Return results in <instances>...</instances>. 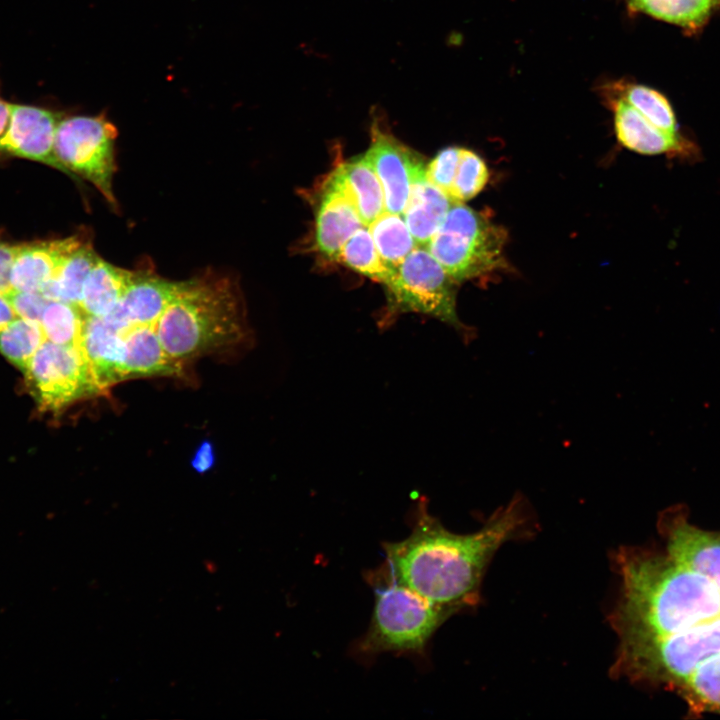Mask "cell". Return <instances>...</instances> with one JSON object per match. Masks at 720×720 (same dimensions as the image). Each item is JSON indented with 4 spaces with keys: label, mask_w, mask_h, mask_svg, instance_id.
<instances>
[{
    "label": "cell",
    "mask_w": 720,
    "mask_h": 720,
    "mask_svg": "<svg viewBox=\"0 0 720 720\" xmlns=\"http://www.w3.org/2000/svg\"><path fill=\"white\" fill-rule=\"evenodd\" d=\"M45 340L40 322L17 317L0 330V353L23 372Z\"/></svg>",
    "instance_id": "cell-27"
},
{
    "label": "cell",
    "mask_w": 720,
    "mask_h": 720,
    "mask_svg": "<svg viewBox=\"0 0 720 720\" xmlns=\"http://www.w3.org/2000/svg\"><path fill=\"white\" fill-rule=\"evenodd\" d=\"M365 226L340 181L332 172L323 183L315 212L314 244L323 257L337 261L341 248Z\"/></svg>",
    "instance_id": "cell-14"
},
{
    "label": "cell",
    "mask_w": 720,
    "mask_h": 720,
    "mask_svg": "<svg viewBox=\"0 0 720 720\" xmlns=\"http://www.w3.org/2000/svg\"><path fill=\"white\" fill-rule=\"evenodd\" d=\"M609 98H621L659 128L679 132L677 119L667 98L648 86L619 81L603 87Z\"/></svg>",
    "instance_id": "cell-25"
},
{
    "label": "cell",
    "mask_w": 720,
    "mask_h": 720,
    "mask_svg": "<svg viewBox=\"0 0 720 720\" xmlns=\"http://www.w3.org/2000/svg\"><path fill=\"white\" fill-rule=\"evenodd\" d=\"M488 178V168L484 160L474 151L461 148L449 196L454 202L463 203L479 194Z\"/></svg>",
    "instance_id": "cell-30"
},
{
    "label": "cell",
    "mask_w": 720,
    "mask_h": 720,
    "mask_svg": "<svg viewBox=\"0 0 720 720\" xmlns=\"http://www.w3.org/2000/svg\"><path fill=\"white\" fill-rule=\"evenodd\" d=\"M58 122L57 116L47 109L11 104L10 121L0 139V151L39 161L69 174L54 151Z\"/></svg>",
    "instance_id": "cell-13"
},
{
    "label": "cell",
    "mask_w": 720,
    "mask_h": 720,
    "mask_svg": "<svg viewBox=\"0 0 720 720\" xmlns=\"http://www.w3.org/2000/svg\"><path fill=\"white\" fill-rule=\"evenodd\" d=\"M365 157L383 188L385 211L403 214L414 180L426 171L423 158L374 119Z\"/></svg>",
    "instance_id": "cell-10"
},
{
    "label": "cell",
    "mask_w": 720,
    "mask_h": 720,
    "mask_svg": "<svg viewBox=\"0 0 720 720\" xmlns=\"http://www.w3.org/2000/svg\"><path fill=\"white\" fill-rule=\"evenodd\" d=\"M629 8L696 33L720 10V0H626Z\"/></svg>",
    "instance_id": "cell-22"
},
{
    "label": "cell",
    "mask_w": 720,
    "mask_h": 720,
    "mask_svg": "<svg viewBox=\"0 0 720 720\" xmlns=\"http://www.w3.org/2000/svg\"><path fill=\"white\" fill-rule=\"evenodd\" d=\"M98 258L92 246L82 242L65 259L52 280L40 292L48 300L64 301L80 306L84 284Z\"/></svg>",
    "instance_id": "cell-23"
},
{
    "label": "cell",
    "mask_w": 720,
    "mask_h": 720,
    "mask_svg": "<svg viewBox=\"0 0 720 720\" xmlns=\"http://www.w3.org/2000/svg\"><path fill=\"white\" fill-rule=\"evenodd\" d=\"M614 111L617 140L627 149L643 155H668L680 160H698V145L680 132L665 131L621 98H609Z\"/></svg>",
    "instance_id": "cell-12"
},
{
    "label": "cell",
    "mask_w": 720,
    "mask_h": 720,
    "mask_svg": "<svg viewBox=\"0 0 720 720\" xmlns=\"http://www.w3.org/2000/svg\"><path fill=\"white\" fill-rule=\"evenodd\" d=\"M117 134L115 125L104 113L79 115L58 122L54 142L55 155L69 174L88 180L113 206H116L113 178Z\"/></svg>",
    "instance_id": "cell-8"
},
{
    "label": "cell",
    "mask_w": 720,
    "mask_h": 720,
    "mask_svg": "<svg viewBox=\"0 0 720 720\" xmlns=\"http://www.w3.org/2000/svg\"><path fill=\"white\" fill-rule=\"evenodd\" d=\"M621 594L609 621L620 641L670 634L720 617V592L666 550L621 547Z\"/></svg>",
    "instance_id": "cell-2"
},
{
    "label": "cell",
    "mask_w": 720,
    "mask_h": 720,
    "mask_svg": "<svg viewBox=\"0 0 720 720\" xmlns=\"http://www.w3.org/2000/svg\"><path fill=\"white\" fill-rule=\"evenodd\" d=\"M460 153V147H446L440 150L426 165L427 179L448 195L456 174Z\"/></svg>",
    "instance_id": "cell-31"
},
{
    "label": "cell",
    "mask_w": 720,
    "mask_h": 720,
    "mask_svg": "<svg viewBox=\"0 0 720 720\" xmlns=\"http://www.w3.org/2000/svg\"><path fill=\"white\" fill-rule=\"evenodd\" d=\"M367 227L382 261L391 270L418 246L401 214L384 211Z\"/></svg>",
    "instance_id": "cell-26"
},
{
    "label": "cell",
    "mask_w": 720,
    "mask_h": 720,
    "mask_svg": "<svg viewBox=\"0 0 720 720\" xmlns=\"http://www.w3.org/2000/svg\"><path fill=\"white\" fill-rule=\"evenodd\" d=\"M131 273L99 257L84 284L82 310L96 317L110 314L119 304Z\"/></svg>",
    "instance_id": "cell-21"
},
{
    "label": "cell",
    "mask_w": 720,
    "mask_h": 720,
    "mask_svg": "<svg viewBox=\"0 0 720 720\" xmlns=\"http://www.w3.org/2000/svg\"><path fill=\"white\" fill-rule=\"evenodd\" d=\"M457 282L423 246L415 247L384 284L385 321L403 313H419L466 332L456 309Z\"/></svg>",
    "instance_id": "cell-7"
},
{
    "label": "cell",
    "mask_w": 720,
    "mask_h": 720,
    "mask_svg": "<svg viewBox=\"0 0 720 720\" xmlns=\"http://www.w3.org/2000/svg\"><path fill=\"white\" fill-rule=\"evenodd\" d=\"M17 245L0 242V294L5 295L11 286V268L16 254Z\"/></svg>",
    "instance_id": "cell-33"
},
{
    "label": "cell",
    "mask_w": 720,
    "mask_h": 720,
    "mask_svg": "<svg viewBox=\"0 0 720 720\" xmlns=\"http://www.w3.org/2000/svg\"><path fill=\"white\" fill-rule=\"evenodd\" d=\"M719 653L717 617L666 635L620 641L611 673L674 691L701 662Z\"/></svg>",
    "instance_id": "cell-5"
},
{
    "label": "cell",
    "mask_w": 720,
    "mask_h": 720,
    "mask_svg": "<svg viewBox=\"0 0 720 720\" xmlns=\"http://www.w3.org/2000/svg\"><path fill=\"white\" fill-rule=\"evenodd\" d=\"M214 459L213 446L209 441H204L194 454L191 464L197 472L204 473L213 466Z\"/></svg>",
    "instance_id": "cell-34"
},
{
    "label": "cell",
    "mask_w": 720,
    "mask_h": 720,
    "mask_svg": "<svg viewBox=\"0 0 720 720\" xmlns=\"http://www.w3.org/2000/svg\"><path fill=\"white\" fill-rule=\"evenodd\" d=\"M11 116V104L0 98V139L7 131Z\"/></svg>",
    "instance_id": "cell-36"
},
{
    "label": "cell",
    "mask_w": 720,
    "mask_h": 720,
    "mask_svg": "<svg viewBox=\"0 0 720 720\" xmlns=\"http://www.w3.org/2000/svg\"><path fill=\"white\" fill-rule=\"evenodd\" d=\"M337 261L383 285L393 272L382 261L367 226L356 230L347 240Z\"/></svg>",
    "instance_id": "cell-28"
},
{
    "label": "cell",
    "mask_w": 720,
    "mask_h": 720,
    "mask_svg": "<svg viewBox=\"0 0 720 720\" xmlns=\"http://www.w3.org/2000/svg\"><path fill=\"white\" fill-rule=\"evenodd\" d=\"M155 327L166 352L180 362L238 345L249 336L239 288L227 277L210 274L178 282Z\"/></svg>",
    "instance_id": "cell-3"
},
{
    "label": "cell",
    "mask_w": 720,
    "mask_h": 720,
    "mask_svg": "<svg viewBox=\"0 0 720 720\" xmlns=\"http://www.w3.org/2000/svg\"><path fill=\"white\" fill-rule=\"evenodd\" d=\"M85 315L78 305L50 300L40 320L46 340L60 345L80 346Z\"/></svg>",
    "instance_id": "cell-29"
},
{
    "label": "cell",
    "mask_w": 720,
    "mask_h": 720,
    "mask_svg": "<svg viewBox=\"0 0 720 720\" xmlns=\"http://www.w3.org/2000/svg\"><path fill=\"white\" fill-rule=\"evenodd\" d=\"M178 282L153 272H133L117 307L106 318L122 330L133 325H156L174 298Z\"/></svg>",
    "instance_id": "cell-15"
},
{
    "label": "cell",
    "mask_w": 720,
    "mask_h": 720,
    "mask_svg": "<svg viewBox=\"0 0 720 720\" xmlns=\"http://www.w3.org/2000/svg\"><path fill=\"white\" fill-rule=\"evenodd\" d=\"M23 373L28 391L44 412H58L104 393L80 346L45 340Z\"/></svg>",
    "instance_id": "cell-9"
},
{
    "label": "cell",
    "mask_w": 720,
    "mask_h": 720,
    "mask_svg": "<svg viewBox=\"0 0 720 720\" xmlns=\"http://www.w3.org/2000/svg\"><path fill=\"white\" fill-rule=\"evenodd\" d=\"M126 330L118 328L104 317L85 315L79 345L103 392L112 385L126 380L124 369Z\"/></svg>",
    "instance_id": "cell-16"
},
{
    "label": "cell",
    "mask_w": 720,
    "mask_h": 720,
    "mask_svg": "<svg viewBox=\"0 0 720 720\" xmlns=\"http://www.w3.org/2000/svg\"><path fill=\"white\" fill-rule=\"evenodd\" d=\"M334 175L340 181L365 226L385 211L382 185L364 155L337 166Z\"/></svg>",
    "instance_id": "cell-20"
},
{
    "label": "cell",
    "mask_w": 720,
    "mask_h": 720,
    "mask_svg": "<svg viewBox=\"0 0 720 720\" xmlns=\"http://www.w3.org/2000/svg\"><path fill=\"white\" fill-rule=\"evenodd\" d=\"M690 713L720 714V653L708 657L674 690Z\"/></svg>",
    "instance_id": "cell-24"
},
{
    "label": "cell",
    "mask_w": 720,
    "mask_h": 720,
    "mask_svg": "<svg viewBox=\"0 0 720 720\" xmlns=\"http://www.w3.org/2000/svg\"><path fill=\"white\" fill-rule=\"evenodd\" d=\"M78 237L17 245L11 268V286L18 291H41L65 259L80 245Z\"/></svg>",
    "instance_id": "cell-17"
},
{
    "label": "cell",
    "mask_w": 720,
    "mask_h": 720,
    "mask_svg": "<svg viewBox=\"0 0 720 720\" xmlns=\"http://www.w3.org/2000/svg\"><path fill=\"white\" fill-rule=\"evenodd\" d=\"M17 317L40 322L43 311L50 300L40 291L10 290L3 295Z\"/></svg>",
    "instance_id": "cell-32"
},
{
    "label": "cell",
    "mask_w": 720,
    "mask_h": 720,
    "mask_svg": "<svg viewBox=\"0 0 720 720\" xmlns=\"http://www.w3.org/2000/svg\"><path fill=\"white\" fill-rule=\"evenodd\" d=\"M507 233L487 216L455 202L426 249L457 282L506 265Z\"/></svg>",
    "instance_id": "cell-6"
},
{
    "label": "cell",
    "mask_w": 720,
    "mask_h": 720,
    "mask_svg": "<svg viewBox=\"0 0 720 720\" xmlns=\"http://www.w3.org/2000/svg\"><path fill=\"white\" fill-rule=\"evenodd\" d=\"M126 379L147 376H177L182 363L163 347L155 325H133L124 332Z\"/></svg>",
    "instance_id": "cell-18"
},
{
    "label": "cell",
    "mask_w": 720,
    "mask_h": 720,
    "mask_svg": "<svg viewBox=\"0 0 720 720\" xmlns=\"http://www.w3.org/2000/svg\"><path fill=\"white\" fill-rule=\"evenodd\" d=\"M453 203L446 192L427 179L426 171L414 180L402 216L418 246L428 244Z\"/></svg>",
    "instance_id": "cell-19"
},
{
    "label": "cell",
    "mask_w": 720,
    "mask_h": 720,
    "mask_svg": "<svg viewBox=\"0 0 720 720\" xmlns=\"http://www.w3.org/2000/svg\"><path fill=\"white\" fill-rule=\"evenodd\" d=\"M17 318L13 308L6 300V298L0 294V330L8 325L11 321Z\"/></svg>",
    "instance_id": "cell-35"
},
{
    "label": "cell",
    "mask_w": 720,
    "mask_h": 720,
    "mask_svg": "<svg viewBox=\"0 0 720 720\" xmlns=\"http://www.w3.org/2000/svg\"><path fill=\"white\" fill-rule=\"evenodd\" d=\"M665 550L677 561L708 578L720 592V530L693 525L682 505L669 507L658 518Z\"/></svg>",
    "instance_id": "cell-11"
},
{
    "label": "cell",
    "mask_w": 720,
    "mask_h": 720,
    "mask_svg": "<svg viewBox=\"0 0 720 720\" xmlns=\"http://www.w3.org/2000/svg\"><path fill=\"white\" fill-rule=\"evenodd\" d=\"M522 498L495 512L478 531L455 534L428 512L424 501L412 531L398 542H385L380 568L431 603L454 614L476 606L485 569L498 548L527 535L530 520Z\"/></svg>",
    "instance_id": "cell-1"
},
{
    "label": "cell",
    "mask_w": 720,
    "mask_h": 720,
    "mask_svg": "<svg viewBox=\"0 0 720 720\" xmlns=\"http://www.w3.org/2000/svg\"><path fill=\"white\" fill-rule=\"evenodd\" d=\"M365 577L374 588L375 601L355 653L367 658L384 652L423 655L433 634L454 613L396 582L380 567Z\"/></svg>",
    "instance_id": "cell-4"
}]
</instances>
